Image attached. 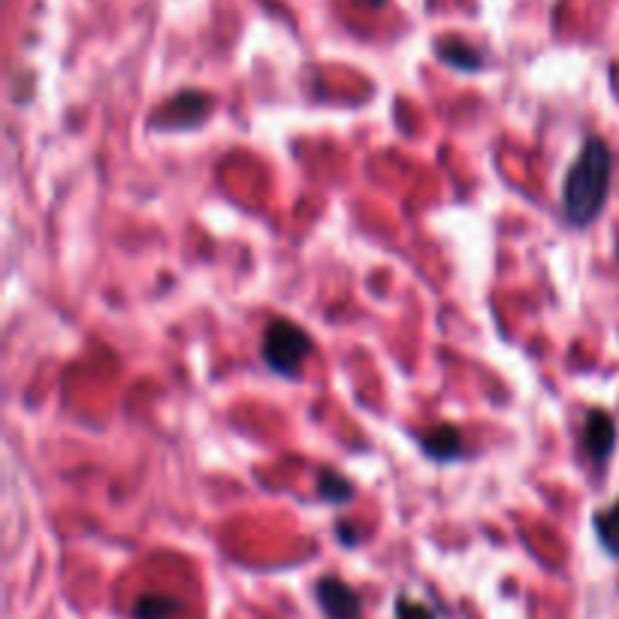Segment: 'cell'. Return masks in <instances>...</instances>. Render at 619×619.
<instances>
[{"mask_svg": "<svg viewBox=\"0 0 619 619\" xmlns=\"http://www.w3.org/2000/svg\"><path fill=\"white\" fill-rule=\"evenodd\" d=\"M613 179V151L604 139L589 136L562 182V218L571 227H589L604 212Z\"/></svg>", "mask_w": 619, "mask_h": 619, "instance_id": "obj_1", "label": "cell"}, {"mask_svg": "<svg viewBox=\"0 0 619 619\" xmlns=\"http://www.w3.org/2000/svg\"><path fill=\"white\" fill-rule=\"evenodd\" d=\"M315 351V342L296 321L287 318H275L266 324L263 339H260V360L269 372L281 375V378H299L302 366L308 363Z\"/></svg>", "mask_w": 619, "mask_h": 619, "instance_id": "obj_2", "label": "cell"}, {"mask_svg": "<svg viewBox=\"0 0 619 619\" xmlns=\"http://www.w3.org/2000/svg\"><path fill=\"white\" fill-rule=\"evenodd\" d=\"M215 100L200 88H182L176 97H170L158 112L151 115L154 130H191L203 124L212 112Z\"/></svg>", "mask_w": 619, "mask_h": 619, "instance_id": "obj_3", "label": "cell"}, {"mask_svg": "<svg viewBox=\"0 0 619 619\" xmlns=\"http://www.w3.org/2000/svg\"><path fill=\"white\" fill-rule=\"evenodd\" d=\"M616 447V420L604 408H589L580 426V450L595 469H604Z\"/></svg>", "mask_w": 619, "mask_h": 619, "instance_id": "obj_4", "label": "cell"}, {"mask_svg": "<svg viewBox=\"0 0 619 619\" xmlns=\"http://www.w3.org/2000/svg\"><path fill=\"white\" fill-rule=\"evenodd\" d=\"M315 601H318V607L327 619H360V613H363L360 592L351 583H345L342 577H333V574L318 577Z\"/></svg>", "mask_w": 619, "mask_h": 619, "instance_id": "obj_5", "label": "cell"}, {"mask_svg": "<svg viewBox=\"0 0 619 619\" xmlns=\"http://www.w3.org/2000/svg\"><path fill=\"white\" fill-rule=\"evenodd\" d=\"M423 456L438 462V466H447V462H456L466 456V435H462L459 426L453 423H438V426H429L423 435H414Z\"/></svg>", "mask_w": 619, "mask_h": 619, "instance_id": "obj_6", "label": "cell"}, {"mask_svg": "<svg viewBox=\"0 0 619 619\" xmlns=\"http://www.w3.org/2000/svg\"><path fill=\"white\" fill-rule=\"evenodd\" d=\"M315 493H318V499L324 505H351L354 496H357V487L342 472L321 466L318 469V481H315Z\"/></svg>", "mask_w": 619, "mask_h": 619, "instance_id": "obj_7", "label": "cell"}, {"mask_svg": "<svg viewBox=\"0 0 619 619\" xmlns=\"http://www.w3.org/2000/svg\"><path fill=\"white\" fill-rule=\"evenodd\" d=\"M435 55L447 67L462 70V73H478L484 64V55L475 46H469L466 40H441V43H435Z\"/></svg>", "mask_w": 619, "mask_h": 619, "instance_id": "obj_8", "label": "cell"}, {"mask_svg": "<svg viewBox=\"0 0 619 619\" xmlns=\"http://www.w3.org/2000/svg\"><path fill=\"white\" fill-rule=\"evenodd\" d=\"M592 529L604 553L610 559H619V499L610 508H598L592 514Z\"/></svg>", "mask_w": 619, "mask_h": 619, "instance_id": "obj_9", "label": "cell"}, {"mask_svg": "<svg viewBox=\"0 0 619 619\" xmlns=\"http://www.w3.org/2000/svg\"><path fill=\"white\" fill-rule=\"evenodd\" d=\"M182 601L176 595H164V592H145L136 598L133 604V619H170L176 613H182Z\"/></svg>", "mask_w": 619, "mask_h": 619, "instance_id": "obj_10", "label": "cell"}, {"mask_svg": "<svg viewBox=\"0 0 619 619\" xmlns=\"http://www.w3.org/2000/svg\"><path fill=\"white\" fill-rule=\"evenodd\" d=\"M393 616H396V619H438L429 604H423V601H417V598H411V595H399V598H396Z\"/></svg>", "mask_w": 619, "mask_h": 619, "instance_id": "obj_11", "label": "cell"}, {"mask_svg": "<svg viewBox=\"0 0 619 619\" xmlns=\"http://www.w3.org/2000/svg\"><path fill=\"white\" fill-rule=\"evenodd\" d=\"M336 538H339L342 547H357V544H360V532H357L351 523H345V520L336 523Z\"/></svg>", "mask_w": 619, "mask_h": 619, "instance_id": "obj_12", "label": "cell"}, {"mask_svg": "<svg viewBox=\"0 0 619 619\" xmlns=\"http://www.w3.org/2000/svg\"><path fill=\"white\" fill-rule=\"evenodd\" d=\"M616 254H619V248H616Z\"/></svg>", "mask_w": 619, "mask_h": 619, "instance_id": "obj_13", "label": "cell"}]
</instances>
